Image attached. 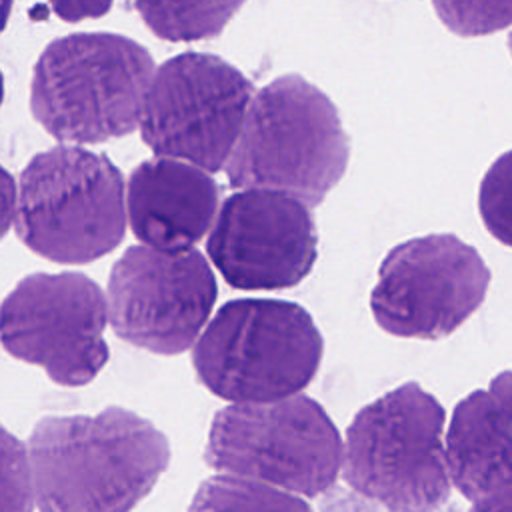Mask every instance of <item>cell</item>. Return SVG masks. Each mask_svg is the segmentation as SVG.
<instances>
[{"mask_svg": "<svg viewBox=\"0 0 512 512\" xmlns=\"http://www.w3.org/2000/svg\"><path fill=\"white\" fill-rule=\"evenodd\" d=\"M26 452L40 512H130L170 464L164 432L120 406L42 418Z\"/></svg>", "mask_w": 512, "mask_h": 512, "instance_id": "cell-1", "label": "cell"}, {"mask_svg": "<svg viewBox=\"0 0 512 512\" xmlns=\"http://www.w3.org/2000/svg\"><path fill=\"white\" fill-rule=\"evenodd\" d=\"M350 136L334 102L300 74L254 92L224 166L236 190H270L318 206L340 182Z\"/></svg>", "mask_w": 512, "mask_h": 512, "instance_id": "cell-2", "label": "cell"}, {"mask_svg": "<svg viewBox=\"0 0 512 512\" xmlns=\"http://www.w3.org/2000/svg\"><path fill=\"white\" fill-rule=\"evenodd\" d=\"M152 54L114 32H80L56 38L40 54L30 108L60 142L96 144L138 128L154 74Z\"/></svg>", "mask_w": 512, "mask_h": 512, "instance_id": "cell-3", "label": "cell"}, {"mask_svg": "<svg viewBox=\"0 0 512 512\" xmlns=\"http://www.w3.org/2000/svg\"><path fill=\"white\" fill-rule=\"evenodd\" d=\"M324 352L310 312L272 298L230 300L210 316L194 342L198 380L232 404L282 400L316 376Z\"/></svg>", "mask_w": 512, "mask_h": 512, "instance_id": "cell-4", "label": "cell"}, {"mask_svg": "<svg viewBox=\"0 0 512 512\" xmlns=\"http://www.w3.org/2000/svg\"><path fill=\"white\" fill-rule=\"evenodd\" d=\"M126 224L124 176L106 154L62 144L22 170L14 226L32 252L88 264L124 240Z\"/></svg>", "mask_w": 512, "mask_h": 512, "instance_id": "cell-5", "label": "cell"}, {"mask_svg": "<svg viewBox=\"0 0 512 512\" xmlns=\"http://www.w3.org/2000/svg\"><path fill=\"white\" fill-rule=\"evenodd\" d=\"M446 412L418 382L366 404L342 442V476L390 512H434L450 496L444 460Z\"/></svg>", "mask_w": 512, "mask_h": 512, "instance_id": "cell-6", "label": "cell"}, {"mask_svg": "<svg viewBox=\"0 0 512 512\" xmlns=\"http://www.w3.org/2000/svg\"><path fill=\"white\" fill-rule=\"evenodd\" d=\"M204 462L226 476L312 498L334 484L342 438L328 412L306 394L230 404L212 418Z\"/></svg>", "mask_w": 512, "mask_h": 512, "instance_id": "cell-7", "label": "cell"}, {"mask_svg": "<svg viewBox=\"0 0 512 512\" xmlns=\"http://www.w3.org/2000/svg\"><path fill=\"white\" fill-rule=\"evenodd\" d=\"M254 92L250 78L220 56H172L154 68L140 110V136L154 156L214 174L230 158Z\"/></svg>", "mask_w": 512, "mask_h": 512, "instance_id": "cell-8", "label": "cell"}, {"mask_svg": "<svg viewBox=\"0 0 512 512\" xmlns=\"http://www.w3.org/2000/svg\"><path fill=\"white\" fill-rule=\"evenodd\" d=\"M488 286L490 270L474 246L454 234H426L384 256L370 310L392 336L438 340L482 306Z\"/></svg>", "mask_w": 512, "mask_h": 512, "instance_id": "cell-9", "label": "cell"}, {"mask_svg": "<svg viewBox=\"0 0 512 512\" xmlns=\"http://www.w3.org/2000/svg\"><path fill=\"white\" fill-rule=\"evenodd\" d=\"M102 288L80 272L30 274L0 306V342L62 386H84L108 362Z\"/></svg>", "mask_w": 512, "mask_h": 512, "instance_id": "cell-10", "label": "cell"}, {"mask_svg": "<svg viewBox=\"0 0 512 512\" xmlns=\"http://www.w3.org/2000/svg\"><path fill=\"white\" fill-rule=\"evenodd\" d=\"M104 296L108 324L120 340L176 356L192 348L208 324L218 286L196 248L170 254L138 244L114 262Z\"/></svg>", "mask_w": 512, "mask_h": 512, "instance_id": "cell-11", "label": "cell"}, {"mask_svg": "<svg viewBox=\"0 0 512 512\" xmlns=\"http://www.w3.org/2000/svg\"><path fill=\"white\" fill-rule=\"evenodd\" d=\"M206 252L238 290H284L300 284L318 258L310 208L270 190H236L216 212Z\"/></svg>", "mask_w": 512, "mask_h": 512, "instance_id": "cell-12", "label": "cell"}, {"mask_svg": "<svg viewBox=\"0 0 512 512\" xmlns=\"http://www.w3.org/2000/svg\"><path fill=\"white\" fill-rule=\"evenodd\" d=\"M218 206L214 176L172 158L140 162L126 184V222L140 246L158 252L194 250L208 236Z\"/></svg>", "mask_w": 512, "mask_h": 512, "instance_id": "cell-13", "label": "cell"}, {"mask_svg": "<svg viewBox=\"0 0 512 512\" xmlns=\"http://www.w3.org/2000/svg\"><path fill=\"white\" fill-rule=\"evenodd\" d=\"M510 370L462 398L444 434L450 482L468 500L510 496Z\"/></svg>", "mask_w": 512, "mask_h": 512, "instance_id": "cell-14", "label": "cell"}, {"mask_svg": "<svg viewBox=\"0 0 512 512\" xmlns=\"http://www.w3.org/2000/svg\"><path fill=\"white\" fill-rule=\"evenodd\" d=\"M188 512H312L296 494L226 474L204 480Z\"/></svg>", "mask_w": 512, "mask_h": 512, "instance_id": "cell-15", "label": "cell"}, {"mask_svg": "<svg viewBox=\"0 0 512 512\" xmlns=\"http://www.w3.org/2000/svg\"><path fill=\"white\" fill-rule=\"evenodd\" d=\"M242 2H136L144 24L164 40L190 42L212 38L230 22Z\"/></svg>", "mask_w": 512, "mask_h": 512, "instance_id": "cell-16", "label": "cell"}, {"mask_svg": "<svg viewBox=\"0 0 512 512\" xmlns=\"http://www.w3.org/2000/svg\"><path fill=\"white\" fill-rule=\"evenodd\" d=\"M34 488L24 444L0 424V512H32Z\"/></svg>", "mask_w": 512, "mask_h": 512, "instance_id": "cell-17", "label": "cell"}, {"mask_svg": "<svg viewBox=\"0 0 512 512\" xmlns=\"http://www.w3.org/2000/svg\"><path fill=\"white\" fill-rule=\"evenodd\" d=\"M510 154H502L492 168L486 172L480 186V214L486 228L504 244L510 242V208H508V188H510Z\"/></svg>", "mask_w": 512, "mask_h": 512, "instance_id": "cell-18", "label": "cell"}, {"mask_svg": "<svg viewBox=\"0 0 512 512\" xmlns=\"http://www.w3.org/2000/svg\"><path fill=\"white\" fill-rule=\"evenodd\" d=\"M16 212V184L12 176L0 166V238L14 222Z\"/></svg>", "mask_w": 512, "mask_h": 512, "instance_id": "cell-19", "label": "cell"}, {"mask_svg": "<svg viewBox=\"0 0 512 512\" xmlns=\"http://www.w3.org/2000/svg\"><path fill=\"white\" fill-rule=\"evenodd\" d=\"M60 18L64 20H80V18H86V16H100L104 14L110 4L108 2H70V4H54L52 6Z\"/></svg>", "mask_w": 512, "mask_h": 512, "instance_id": "cell-20", "label": "cell"}, {"mask_svg": "<svg viewBox=\"0 0 512 512\" xmlns=\"http://www.w3.org/2000/svg\"><path fill=\"white\" fill-rule=\"evenodd\" d=\"M470 512H510V496L476 502Z\"/></svg>", "mask_w": 512, "mask_h": 512, "instance_id": "cell-21", "label": "cell"}, {"mask_svg": "<svg viewBox=\"0 0 512 512\" xmlns=\"http://www.w3.org/2000/svg\"><path fill=\"white\" fill-rule=\"evenodd\" d=\"M12 10V4L10 2H0V30L6 26L8 22V14Z\"/></svg>", "mask_w": 512, "mask_h": 512, "instance_id": "cell-22", "label": "cell"}, {"mask_svg": "<svg viewBox=\"0 0 512 512\" xmlns=\"http://www.w3.org/2000/svg\"><path fill=\"white\" fill-rule=\"evenodd\" d=\"M2 98H4V78L0 74V104H2Z\"/></svg>", "mask_w": 512, "mask_h": 512, "instance_id": "cell-23", "label": "cell"}]
</instances>
